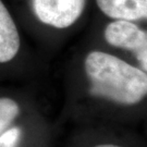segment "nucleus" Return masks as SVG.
<instances>
[{
	"label": "nucleus",
	"instance_id": "1",
	"mask_svg": "<svg viewBox=\"0 0 147 147\" xmlns=\"http://www.w3.org/2000/svg\"><path fill=\"white\" fill-rule=\"evenodd\" d=\"M84 65L93 96L121 105H135L146 96V72L120 58L102 51H92Z\"/></svg>",
	"mask_w": 147,
	"mask_h": 147
},
{
	"label": "nucleus",
	"instance_id": "2",
	"mask_svg": "<svg viewBox=\"0 0 147 147\" xmlns=\"http://www.w3.org/2000/svg\"><path fill=\"white\" fill-rule=\"evenodd\" d=\"M105 39L113 47L131 50L144 71L147 68V35L131 21L117 20L108 24L105 30Z\"/></svg>",
	"mask_w": 147,
	"mask_h": 147
},
{
	"label": "nucleus",
	"instance_id": "3",
	"mask_svg": "<svg viewBox=\"0 0 147 147\" xmlns=\"http://www.w3.org/2000/svg\"><path fill=\"white\" fill-rule=\"evenodd\" d=\"M37 19L57 28L71 26L82 16L85 0H32Z\"/></svg>",
	"mask_w": 147,
	"mask_h": 147
},
{
	"label": "nucleus",
	"instance_id": "4",
	"mask_svg": "<svg viewBox=\"0 0 147 147\" xmlns=\"http://www.w3.org/2000/svg\"><path fill=\"white\" fill-rule=\"evenodd\" d=\"M107 16L116 20L138 21L146 19L147 0H96Z\"/></svg>",
	"mask_w": 147,
	"mask_h": 147
},
{
	"label": "nucleus",
	"instance_id": "5",
	"mask_svg": "<svg viewBox=\"0 0 147 147\" xmlns=\"http://www.w3.org/2000/svg\"><path fill=\"white\" fill-rule=\"evenodd\" d=\"M20 49V35L9 11L0 0V63L10 61Z\"/></svg>",
	"mask_w": 147,
	"mask_h": 147
},
{
	"label": "nucleus",
	"instance_id": "6",
	"mask_svg": "<svg viewBox=\"0 0 147 147\" xmlns=\"http://www.w3.org/2000/svg\"><path fill=\"white\" fill-rule=\"evenodd\" d=\"M20 113L18 102L11 98H0V135L8 130Z\"/></svg>",
	"mask_w": 147,
	"mask_h": 147
},
{
	"label": "nucleus",
	"instance_id": "7",
	"mask_svg": "<svg viewBox=\"0 0 147 147\" xmlns=\"http://www.w3.org/2000/svg\"><path fill=\"white\" fill-rule=\"evenodd\" d=\"M21 137L22 131L20 127H9L0 135V147H19Z\"/></svg>",
	"mask_w": 147,
	"mask_h": 147
},
{
	"label": "nucleus",
	"instance_id": "8",
	"mask_svg": "<svg viewBox=\"0 0 147 147\" xmlns=\"http://www.w3.org/2000/svg\"><path fill=\"white\" fill-rule=\"evenodd\" d=\"M95 147H120V146L111 145V144H104V145H98V146H95Z\"/></svg>",
	"mask_w": 147,
	"mask_h": 147
}]
</instances>
